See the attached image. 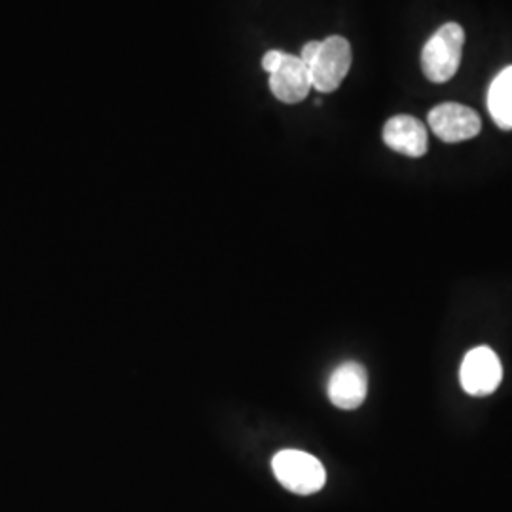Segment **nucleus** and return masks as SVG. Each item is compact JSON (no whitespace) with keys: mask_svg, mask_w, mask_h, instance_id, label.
Wrapping results in <instances>:
<instances>
[{"mask_svg":"<svg viewBox=\"0 0 512 512\" xmlns=\"http://www.w3.org/2000/svg\"><path fill=\"white\" fill-rule=\"evenodd\" d=\"M308 67L311 88L321 93L336 92L351 67V46L344 37L325 38L323 42L311 40L298 55Z\"/></svg>","mask_w":512,"mask_h":512,"instance_id":"obj_1","label":"nucleus"},{"mask_svg":"<svg viewBox=\"0 0 512 512\" xmlns=\"http://www.w3.org/2000/svg\"><path fill=\"white\" fill-rule=\"evenodd\" d=\"M463 44L465 33L458 23L442 25L423 46L421 69L425 76L435 84H444L450 78H454L461 65Z\"/></svg>","mask_w":512,"mask_h":512,"instance_id":"obj_2","label":"nucleus"},{"mask_svg":"<svg viewBox=\"0 0 512 512\" xmlns=\"http://www.w3.org/2000/svg\"><path fill=\"white\" fill-rule=\"evenodd\" d=\"M272 469L279 484L293 494H317L327 482L323 463L300 450L277 452L272 459Z\"/></svg>","mask_w":512,"mask_h":512,"instance_id":"obj_3","label":"nucleus"},{"mask_svg":"<svg viewBox=\"0 0 512 512\" xmlns=\"http://www.w3.org/2000/svg\"><path fill=\"white\" fill-rule=\"evenodd\" d=\"M503 366L494 349L478 346L471 349L459 368V380L471 397H488L501 385Z\"/></svg>","mask_w":512,"mask_h":512,"instance_id":"obj_4","label":"nucleus"},{"mask_svg":"<svg viewBox=\"0 0 512 512\" xmlns=\"http://www.w3.org/2000/svg\"><path fill=\"white\" fill-rule=\"evenodd\" d=\"M427 120L429 128L444 143L473 139L482 129V120L475 110L459 103H442L429 112Z\"/></svg>","mask_w":512,"mask_h":512,"instance_id":"obj_5","label":"nucleus"},{"mask_svg":"<svg viewBox=\"0 0 512 512\" xmlns=\"http://www.w3.org/2000/svg\"><path fill=\"white\" fill-rule=\"evenodd\" d=\"M270 90L281 103L296 105L308 97L311 88L310 71L300 57L283 54L279 65L270 73Z\"/></svg>","mask_w":512,"mask_h":512,"instance_id":"obj_6","label":"nucleus"},{"mask_svg":"<svg viewBox=\"0 0 512 512\" xmlns=\"http://www.w3.org/2000/svg\"><path fill=\"white\" fill-rule=\"evenodd\" d=\"M330 403L340 410H355L365 403L368 391V374L359 363L338 366L329 378Z\"/></svg>","mask_w":512,"mask_h":512,"instance_id":"obj_7","label":"nucleus"},{"mask_svg":"<svg viewBox=\"0 0 512 512\" xmlns=\"http://www.w3.org/2000/svg\"><path fill=\"white\" fill-rule=\"evenodd\" d=\"M384 143L399 154L421 158L427 152V129L414 116H393L384 126Z\"/></svg>","mask_w":512,"mask_h":512,"instance_id":"obj_8","label":"nucleus"},{"mask_svg":"<svg viewBox=\"0 0 512 512\" xmlns=\"http://www.w3.org/2000/svg\"><path fill=\"white\" fill-rule=\"evenodd\" d=\"M488 112L495 126L503 131L512 129V65L497 74L488 90Z\"/></svg>","mask_w":512,"mask_h":512,"instance_id":"obj_9","label":"nucleus"},{"mask_svg":"<svg viewBox=\"0 0 512 512\" xmlns=\"http://www.w3.org/2000/svg\"><path fill=\"white\" fill-rule=\"evenodd\" d=\"M283 54H285V52H281V50H270L268 54H264V57H262V69L268 74L272 73L275 67L279 65Z\"/></svg>","mask_w":512,"mask_h":512,"instance_id":"obj_10","label":"nucleus"}]
</instances>
